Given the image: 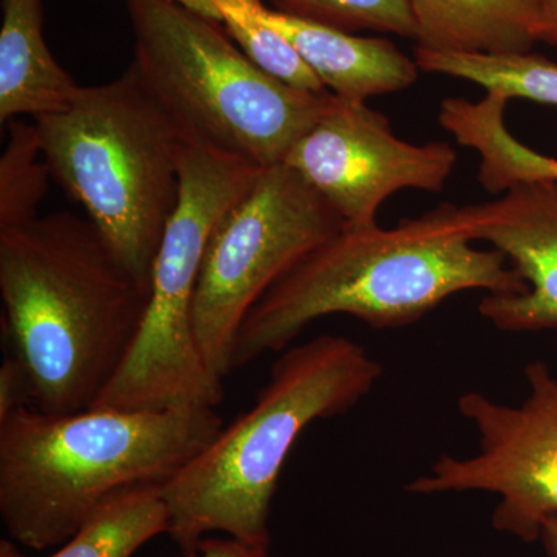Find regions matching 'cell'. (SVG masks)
Here are the masks:
<instances>
[{
	"label": "cell",
	"instance_id": "cell-2",
	"mask_svg": "<svg viewBox=\"0 0 557 557\" xmlns=\"http://www.w3.org/2000/svg\"><path fill=\"white\" fill-rule=\"evenodd\" d=\"M445 203L395 228H344L262 296L242 322L234 369L288 348L311 322L350 314L373 329L416 324L468 289L523 295L528 287L497 249L475 248Z\"/></svg>",
	"mask_w": 557,
	"mask_h": 557
},
{
	"label": "cell",
	"instance_id": "cell-16",
	"mask_svg": "<svg viewBox=\"0 0 557 557\" xmlns=\"http://www.w3.org/2000/svg\"><path fill=\"white\" fill-rule=\"evenodd\" d=\"M170 528L164 483H141L102 502L49 557H134Z\"/></svg>",
	"mask_w": 557,
	"mask_h": 557
},
{
	"label": "cell",
	"instance_id": "cell-7",
	"mask_svg": "<svg viewBox=\"0 0 557 557\" xmlns=\"http://www.w3.org/2000/svg\"><path fill=\"white\" fill-rule=\"evenodd\" d=\"M260 171L186 143L178 203L153 262L138 338L94 408L159 412L222 403L223 380L205 364L194 338V298L212 233Z\"/></svg>",
	"mask_w": 557,
	"mask_h": 557
},
{
	"label": "cell",
	"instance_id": "cell-17",
	"mask_svg": "<svg viewBox=\"0 0 557 557\" xmlns=\"http://www.w3.org/2000/svg\"><path fill=\"white\" fill-rule=\"evenodd\" d=\"M413 61L423 72L469 81L508 101L557 106V64L542 54L463 53L417 46Z\"/></svg>",
	"mask_w": 557,
	"mask_h": 557
},
{
	"label": "cell",
	"instance_id": "cell-24",
	"mask_svg": "<svg viewBox=\"0 0 557 557\" xmlns=\"http://www.w3.org/2000/svg\"><path fill=\"white\" fill-rule=\"evenodd\" d=\"M547 44L557 46V0H547Z\"/></svg>",
	"mask_w": 557,
	"mask_h": 557
},
{
	"label": "cell",
	"instance_id": "cell-14",
	"mask_svg": "<svg viewBox=\"0 0 557 557\" xmlns=\"http://www.w3.org/2000/svg\"><path fill=\"white\" fill-rule=\"evenodd\" d=\"M81 87L47 46L42 0H2L0 123L64 112Z\"/></svg>",
	"mask_w": 557,
	"mask_h": 557
},
{
	"label": "cell",
	"instance_id": "cell-11",
	"mask_svg": "<svg viewBox=\"0 0 557 557\" xmlns=\"http://www.w3.org/2000/svg\"><path fill=\"white\" fill-rule=\"evenodd\" d=\"M457 230L485 242L525 281L523 295H487L479 311L502 332L557 329V180L518 182L500 199L454 208Z\"/></svg>",
	"mask_w": 557,
	"mask_h": 557
},
{
	"label": "cell",
	"instance_id": "cell-8",
	"mask_svg": "<svg viewBox=\"0 0 557 557\" xmlns=\"http://www.w3.org/2000/svg\"><path fill=\"white\" fill-rule=\"evenodd\" d=\"M343 230V219L287 164L260 171L212 233L194 298V338L215 376L233 372L237 333L249 310Z\"/></svg>",
	"mask_w": 557,
	"mask_h": 557
},
{
	"label": "cell",
	"instance_id": "cell-15",
	"mask_svg": "<svg viewBox=\"0 0 557 557\" xmlns=\"http://www.w3.org/2000/svg\"><path fill=\"white\" fill-rule=\"evenodd\" d=\"M507 104V98L487 91L478 102L448 98L440 106V124L458 145L479 153L480 183L493 194L528 180H557V160L528 148L508 131Z\"/></svg>",
	"mask_w": 557,
	"mask_h": 557
},
{
	"label": "cell",
	"instance_id": "cell-12",
	"mask_svg": "<svg viewBox=\"0 0 557 557\" xmlns=\"http://www.w3.org/2000/svg\"><path fill=\"white\" fill-rule=\"evenodd\" d=\"M262 16L341 100L368 102L376 95L408 89L418 79L417 62L388 39L362 38L265 5Z\"/></svg>",
	"mask_w": 557,
	"mask_h": 557
},
{
	"label": "cell",
	"instance_id": "cell-20",
	"mask_svg": "<svg viewBox=\"0 0 557 557\" xmlns=\"http://www.w3.org/2000/svg\"><path fill=\"white\" fill-rule=\"evenodd\" d=\"M281 13L355 33H394L417 40L408 0H271Z\"/></svg>",
	"mask_w": 557,
	"mask_h": 557
},
{
	"label": "cell",
	"instance_id": "cell-3",
	"mask_svg": "<svg viewBox=\"0 0 557 557\" xmlns=\"http://www.w3.org/2000/svg\"><path fill=\"white\" fill-rule=\"evenodd\" d=\"M222 428L215 408L14 410L0 420L3 527L36 552L61 547L102 502L124 487L166 483Z\"/></svg>",
	"mask_w": 557,
	"mask_h": 557
},
{
	"label": "cell",
	"instance_id": "cell-23",
	"mask_svg": "<svg viewBox=\"0 0 557 557\" xmlns=\"http://www.w3.org/2000/svg\"><path fill=\"white\" fill-rule=\"evenodd\" d=\"M539 541L544 544L545 552L549 557H557V516L545 520Z\"/></svg>",
	"mask_w": 557,
	"mask_h": 557
},
{
	"label": "cell",
	"instance_id": "cell-21",
	"mask_svg": "<svg viewBox=\"0 0 557 557\" xmlns=\"http://www.w3.org/2000/svg\"><path fill=\"white\" fill-rule=\"evenodd\" d=\"M32 380L16 355L3 358L0 366V420L32 401Z\"/></svg>",
	"mask_w": 557,
	"mask_h": 557
},
{
	"label": "cell",
	"instance_id": "cell-1",
	"mask_svg": "<svg viewBox=\"0 0 557 557\" xmlns=\"http://www.w3.org/2000/svg\"><path fill=\"white\" fill-rule=\"evenodd\" d=\"M0 295L33 408L67 416L94 408L115 379L150 289L89 219L61 211L0 230Z\"/></svg>",
	"mask_w": 557,
	"mask_h": 557
},
{
	"label": "cell",
	"instance_id": "cell-18",
	"mask_svg": "<svg viewBox=\"0 0 557 557\" xmlns=\"http://www.w3.org/2000/svg\"><path fill=\"white\" fill-rule=\"evenodd\" d=\"M212 20L222 22L231 39L263 72L295 89L329 91L298 50L262 16V0H207Z\"/></svg>",
	"mask_w": 557,
	"mask_h": 557
},
{
	"label": "cell",
	"instance_id": "cell-22",
	"mask_svg": "<svg viewBox=\"0 0 557 557\" xmlns=\"http://www.w3.org/2000/svg\"><path fill=\"white\" fill-rule=\"evenodd\" d=\"M183 557H277L267 545L249 544L237 537H205L193 555Z\"/></svg>",
	"mask_w": 557,
	"mask_h": 557
},
{
	"label": "cell",
	"instance_id": "cell-5",
	"mask_svg": "<svg viewBox=\"0 0 557 557\" xmlns=\"http://www.w3.org/2000/svg\"><path fill=\"white\" fill-rule=\"evenodd\" d=\"M124 2L131 67L188 145L265 170L284 163L333 100L273 78L219 22L175 0Z\"/></svg>",
	"mask_w": 557,
	"mask_h": 557
},
{
	"label": "cell",
	"instance_id": "cell-4",
	"mask_svg": "<svg viewBox=\"0 0 557 557\" xmlns=\"http://www.w3.org/2000/svg\"><path fill=\"white\" fill-rule=\"evenodd\" d=\"M381 375L383 366L344 336L285 348L255 405L164 483L170 536L182 555L211 533L270 547L271 505L300 434L354 409Z\"/></svg>",
	"mask_w": 557,
	"mask_h": 557
},
{
	"label": "cell",
	"instance_id": "cell-10",
	"mask_svg": "<svg viewBox=\"0 0 557 557\" xmlns=\"http://www.w3.org/2000/svg\"><path fill=\"white\" fill-rule=\"evenodd\" d=\"M458 153L450 143L412 145L368 102L333 95L327 110L285 157L307 185L343 219L344 228L376 225L381 205L401 189L440 193Z\"/></svg>",
	"mask_w": 557,
	"mask_h": 557
},
{
	"label": "cell",
	"instance_id": "cell-6",
	"mask_svg": "<svg viewBox=\"0 0 557 557\" xmlns=\"http://www.w3.org/2000/svg\"><path fill=\"white\" fill-rule=\"evenodd\" d=\"M51 178L86 209L113 255L150 289L177 208L186 141L135 70L81 87L67 110L35 120Z\"/></svg>",
	"mask_w": 557,
	"mask_h": 557
},
{
	"label": "cell",
	"instance_id": "cell-25",
	"mask_svg": "<svg viewBox=\"0 0 557 557\" xmlns=\"http://www.w3.org/2000/svg\"><path fill=\"white\" fill-rule=\"evenodd\" d=\"M0 557H27L17 548L13 539H2L0 541Z\"/></svg>",
	"mask_w": 557,
	"mask_h": 557
},
{
	"label": "cell",
	"instance_id": "cell-19",
	"mask_svg": "<svg viewBox=\"0 0 557 557\" xmlns=\"http://www.w3.org/2000/svg\"><path fill=\"white\" fill-rule=\"evenodd\" d=\"M7 127L9 139L0 157V230L39 218L51 177L36 123L11 120Z\"/></svg>",
	"mask_w": 557,
	"mask_h": 557
},
{
	"label": "cell",
	"instance_id": "cell-13",
	"mask_svg": "<svg viewBox=\"0 0 557 557\" xmlns=\"http://www.w3.org/2000/svg\"><path fill=\"white\" fill-rule=\"evenodd\" d=\"M418 46L463 53H530L547 42V0H408Z\"/></svg>",
	"mask_w": 557,
	"mask_h": 557
},
{
	"label": "cell",
	"instance_id": "cell-9",
	"mask_svg": "<svg viewBox=\"0 0 557 557\" xmlns=\"http://www.w3.org/2000/svg\"><path fill=\"white\" fill-rule=\"evenodd\" d=\"M523 373L528 395L522 405H500L482 392L461 395L458 412L474 424L479 453L443 454L406 491L494 494L493 527L531 544L541 539L545 520L557 516V376L541 359L528 362Z\"/></svg>",
	"mask_w": 557,
	"mask_h": 557
}]
</instances>
